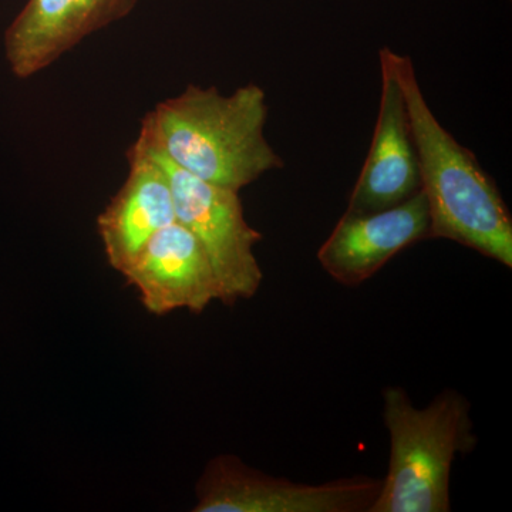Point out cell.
<instances>
[{"label": "cell", "mask_w": 512, "mask_h": 512, "mask_svg": "<svg viewBox=\"0 0 512 512\" xmlns=\"http://www.w3.org/2000/svg\"><path fill=\"white\" fill-rule=\"evenodd\" d=\"M266 94L249 83L231 94L188 84L141 121L140 140L205 183L241 191L284 160L264 134Z\"/></svg>", "instance_id": "cell-1"}, {"label": "cell", "mask_w": 512, "mask_h": 512, "mask_svg": "<svg viewBox=\"0 0 512 512\" xmlns=\"http://www.w3.org/2000/svg\"><path fill=\"white\" fill-rule=\"evenodd\" d=\"M383 49L409 111L430 238L450 239L512 268V218L497 184L434 116L412 59Z\"/></svg>", "instance_id": "cell-2"}, {"label": "cell", "mask_w": 512, "mask_h": 512, "mask_svg": "<svg viewBox=\"0 0 512 512\" xmlns=\"http://www.w3.org/2000/svg\"><path fill=\"white\" fill-rule=\"evenodd\" d=\"M383 421L390 436L389 470L369 512L451 511V467L476 448L471 404L444 390L417 409L402 387L383 390Z\"/></svg>", "instance_id": "cell-3"}, {"label": "cell", "mask_w": 512, "mask_h": 512, "mask_svg": "<svg viewBox=\"0 0 512 512\" xmlns=\"http://www.w3.org/2000/svg\"><path fill=\"white\" fill-rule=\"evenodd\" d=\"M137 141L163 165L175 218L207 252L220 284V302L232 306L254 298L264 278L254 251L262 235L248 224L239 191L205 183Z\"/></svg>", "instance_id": "cell-4"}, {"label": "cell", "mask_w": 512, "mask_h": 512, "mask_svg": "<svg viewBox=\"0 0 512 512\" xmlns=\"http://www.w3.org/2000/svg\"><path fill=\"white\" fill-rule=\"evenodd\" d=\"M382 480L367 476L322 484L269 476L238 457L208 461L195 494V512H369Z\"/></svg>", "instance_id": "cell-5"}, {"label": "cell", "mask_w": 512, "mask_h": 512, "mask_svg": "<svg viewBox=\"0 0 512 512\" xmlns=\"http://www.w3.org/2000/svg\"><path fill=\"white\" fill-rule=\"evenodd\" d=\"M121 275L151 315L181 309L198 315L220 301V284L207 252L177 221L157 232Z\"/></svg>", "instance_id": "cell-6"}, {"label": "cell", "mask_w": 512, "mask_h": 512, "mask_svg": "<svg viewBox=\"0 0 512 512\" xmlns=\"http://www.w3.org/2000/svg\"><path fill=\"white\" fill-rule=\"evenodd\" d=\"M138 0H28L5 32L10 72L30 79L86 37L126 18Z\"/></svg>", "instance_id": "cell-7"}, {"label": "cell", "mask_w": 512, "mask_h": 512, "mask_svg": "<svg viewBox=\"0 0 512 512\" xmlns=\"http://www.w3.org/2000/svg\"><path fill=\"white\" fill-rule=\"evenodd\" d=\"M423 239H430V214L420 190L387 210L345 212L319 248L318 259L333 281L357 286L375 276L400 251Z\"/></svg>", "instance_id": "cell-8"}, {"label": "cell", "mask_w": 512, "mask_h": 512, "mask_svg": "<svg viewBox=\"0 0 512 512\" xmlns=\"http://www.w3.org/2000/svg\"><path fill=\"white\" fill-rule=\"evenodd\" d=\"M382 96L372 146L350 192L348 214H370L396 207L421 190L419 161L406 101L387 59L380 49Z\"/></svg>", "instance_id": "cell-9"}, {"label": "cell", "mask_w": 512, "mask_h": 512, "mask_svg": "<svg viewBox=\"0 0 512 512\" xmlns=\"http://www.w3.org/2000/svg\"><path fill=\"white\" fill-rule=\"evenodd\" d=\"M127 160L126 181L97 217L104 255L120 274L157 232L177 221L163 165L137 140L127 151Z\"/></svg>", "instance_id": "cell-10"}]
</instances>
